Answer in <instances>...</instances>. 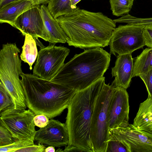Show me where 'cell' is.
<instances>
[{"label":"cell","mask_w":152,"mask_h":152,"mask_svg":"<svg viewBox=\"0 0 152 152\" xmlns=\"http://www.w3.org/2000/svg\"><path fill=\"white\" fill-rule=\"evenodd\" d=\"M56 20L68 37V45L82 49L108 46L116 28L113 20L102 13L77 7Z\"/></svg>","instance_id":"obj_1"},{"label":"cell","mask_w":152,"mask_h":152,"mask_svg":"<svg viewBox=\"0 0 152 152\" xmlns=\"http://www.w3.org/2000/svg\"><path fill=\"white\" fill-rule=\"evenodd\" d=\"M110 58L111 54L102 48L85 50L64 64L50 81L77 91L82 90L103 77Z\"/></svg>","instance_id":"obj_2"},{"label":"cell","mask_w":152,"mask_h":152,"mask_svg":"<svg viewBox=\"0 0 152 152\" xmlns=\"http://www.w3.org/2000/svg\"><path fill=\"white\" fill-rule=\"evenodd\" d=\"M20 77L27 107L35 115L44 114L49 119L67 108L77 91L33 74L23 72Z\"/></svg>","instance_id":"obj_3"},{"label":"cell","mask_w":152,"mask_h":152,"mask_svg":"<svg viewBox=\"0 0 152 152\" xmlns=\"http://www.w3.org/2000/svg\"><path fill=\"white\" fill-rule=\"evenodd\" d=\"M103 77L86 88L77 91L67 107L66 124L69 137L68 145L94 152L91 123L96 99L105 83Z\"/></svg>","instance_id":"obj_4"},{"label":"cell","mask_w":152,"mask_h":152,"mask_svg":"<svg viewBox=\"0 0 152 152\" xmlns=\"http://www.w3.org/2000/svg\"><path fill=\"white\" fill-rule=\"evenodd\" d=\"M20 52L15 43L3 45L0 51V81L10 94L15 107L26 109L25 96L19 77L23 73Z\"/></svg>","instance_id":"obj_5"},{"label":"cell","mask_w":152,"mask_h":152,"mask_svg":"<svg viewBox=\"0 0 152 152\" xmlns=\"http://www.w3.org/2000/svg\"><path fill=\"white\" fill-rule=\"evenodd\" d=\"M114 87L104 83L94 104L91 123V135L94 152H105L109 138L107 111Z\"/></svg>","instance_id":"obj_6"},{"label":"cell","mask_w":152,"mask_h":152,"mask_svg":"<svg viewBox=\"0 0 152 152\" xmlns=\"http://www.w3.org/2000/svg\"><path fill=\"white\" fill-rule=\"evenodd\" d=\"M34 113L30 110L16 108L14 104L0 112V123L16 140L34 142L36 131Z\"/></svg>","instance_id":"obj_7"},{"label":"cell","mask_w":152,"mask_h":152,"mask_svg":"<svg viewBox=\"0 0 152 152\" xmlns=\"http://www.w3.org/2000/svg\"><path fill=\"white\" fill-rule=\"evenodd\" d=\"M145 26L132 24L120 25L114 30L109 42L110 54H132L145 45Z\"/></svg>","instance_id":"obj_8"},{"label":"cell","mask_w":152,"mask_h":152,"mask_svg":"<svg viewBox=\"0 0 152 152\" xmlns=\"http://www.w3.org/2000/svg\"><path fill=\"white\" fill-rule=\"evenodd\" d=\"M70 50L64 46L54 45L40 47L33 69V74L50 81L64 64Z\"/></svg>","instance_id":"obj_9"},{"label":"cell","mask_w":152,"mask_h":152,"mask_svg":"<svg viewBox=\"0 0 152 152\" xmlns=\"http://www.w3.org/2000/svg\"><path fill=\"white\" fill-rule=\"evenodd\" d=\"M108 140L121 142L129 152H152V134L138 129L132 124L109 130Z\"/></svg>","instance_id":"obj_10"},{"label":"cell","mask_w":152,"mask_h":152,"mask_svg":"<svg viewBox=\"0 0 152 152\" xmlns=\"http://www.w3.org/2000/svg\"><path fill=\"white\" fill-rule=\"evenodd\" d=\"M129 97L126 89L113 88L107 111L109 130L129 125Z\"/></svg>","instance_id":"obj_11"},{"label":"cell","mask_w":152,"mask_h":152,"mask_svg":"<svg viewBox=\"0 0 152 152\" xmlns=\"http://www.w3.org/2000/svg\"><path fill=\"white\" fill-rule=\"evenodd\" d=\"M14 27L19 30L24 36L28 34L35 40L41 38L49 42V36L44 25L40 7H36L26 11L15 20Z\"/></svg>","instance_id":"obj_12"},{"label":"cell","mask_w":152,"mask_h":152,"mask_svg":"<svg viewBox=\"0 0 152 152\" xmlns=\"http://www.w3.org/2000/svg\"><path fill=\"white\" fill-rule=\"evenodd\" d=\"M34 139L45 146L60 147L68 144L69 137L65 123L51 118L45 126L36 131Z\"/></svg>","instance_id":"obj_13"},{"label":"cell","mask_w":152,"mask_h":152,"mask_svg":"<svg viewBox=\"0 0 152 152\" xmlns=\"http://www.w3.org/2000/svg\"><path fill=\"white\" fill-rule=\"evenodd\" d=\"M134 63L131 53L118 56L115 65L111 68L112 77H115L111 84L114 87L126 89L129 87L132 78Z\"/></svg>","instance_id":"obj_14"},{"label":"cell","mask_w":152,"mask_h":152,"mask_svg":"<svg viewBox=\"0 0 152 152\" xmlns=\"http://www.w3.org/2000/svg\"><path fill=\"white\" fill-rule=\"evenodd\" d=\"M37 5L28 0H18L11 2L0 9V22L7 23L14 27L15 20L20 15Z\"/></svg>","instance_id":"obj_15"},{"label":"cell","mask_w":152,"mask_h":152,"mask_svg":"<svg viewBox=\"0 0 152 152\" xmlns=\"http://www.w3.org/2000/svg\"><path fill=\"white\" fill-rule=\"evenodd\" d=\"M40 10L45 27L48 32L50 43H64L67 42L68 37L45 5L42 4Z\"/></svg>","instance_id":"obj_16"},{"label":"cell","mask_w":152,"mask_h":152,"mask_svg":"<svg viewBox=\"0 0 152 152\" xmlns=\"http://www.w3.org/2000/svg\"><path fill=\"white\" fill-rule=\"evenodd\" d=\"M132 125L137 129L152 134V97L140 105Z\"/></svg>","instance_id":"obj_17"},{"label":"cell","mask_w":152,"mask_h":152,"mask_svg":"<svg viewBox=\"0 0 152 152\" xmlns=\"http://www.w3.org/2000/svg\"><path fill=\"white\" fill-rule=\"evenodd\" d=\"M152 69V48L144 50L134 63L132 77L139 76Z\"/></svg>","instance_id":"obj_18"},{"label":"cell","mask_w":152,"mask_h":152,"mask_svg":"<svg viewBox=\"0 0 152 152\" xmlns=\"http://www.w3.org/2000/svg\"><path fill=\"white\" fill-rule=\"evenodd\" d=\"M37 45L35 40L32 36L28 34L25 35L20 57L22 61L28 64L31 70L38 56Z\"/></svg>","instance_id":"obj_19"},{"label":"cell","mask_w":152,"mask_h":152,"mask_svg":"<svg viewBox=\"0 0 152 152\" xmlns=\"http://www.w3.org/2000/svg\"><path fill=\"white\" fill-rule=\"evenodd\" d=\"M47 8L55 19L60 16L70 14L75 10L71 7V0H50Z\"/></svg>","instance_id":"obj_20"},{"label":"cell","mask_w":152,"mask_h":152,"mask_svg":"<svg viewBox=\"0 0 152 152\" xmlns=\"http://www.w3.org/2000/svg\"><path fill=\"white\" fill-rule=\"evenodd\" d=\"M134 0H109L113 15L119 16L128 14Z\"/></svg>","instance_id":"obj_21"},{"label":"cell","mask_w":152,"mask_h":152,"mask_svg":"<svg viewBox=\"0 0 152 152\" xmlns=\"http://www.w3.org/2000/svg\"><path fill=\"white\" fill-rule=\"evenodd\" d=\"M34 144V142L30 140H17L8 145L0 146V152H16L18 149Z\"/></svg>","instance_id":"obj_22"},{"label":"cell","mask_w":152,"mask_h":152,"mask_svg":"<svg viewBox=\"0 0 152 152\" xmlns=\"http://www.w3.org/2000/svg\"><path fill=\"white\" fill-rule=\"evenodd\" d=\"M13 104L11 97L5 87L0 81V112Z\"/></svg>","instance_id":"obj_23"},{"label":"cell","mask_w":152,"mask_h":152,"mask_svg":"<svg viewBox=\"0 0 152 152\" xmlns=\"http://www.w3.org/2000/svg\"><path fill=\"white\" fill-rule=\"evenodd\" d=\"M16 140L10 132L0 123V146L8 145Z\"/></svg>","instance_id":"obj_24"},{"label":"cell","mask_w":152,"mask_h":152,"mask_svg":"<svg viewBox=\"0 0 152 152\" xmlns=\"http://www.w3.org/2000/svg\"><path fill=\"white\" fill-rule=\"evenodd\" d=\"M105 152H129L127 148L121 142L108 140Z\"/></svg>","instance_id":"obj_25"},{"label":"cell","mask_w":152,"mask_h":152,"mask_svg":"<svg viewBox=\"0 0 152 152\" xmlns=\"http://www.w3.org/2000/svg\"><path fill=\"white\" fill-rule=\"evenodd\" d=\"M139 77L144 82L148 93V96L152 97V69Z\"/></svg>","instance_id":"obj_26"},{"label":"cell","mask_w":152,"mask_h":152,"mask_svg":"<svg viewBox=\"0 0 152 152\" xmlns=\"http://www.w3.org/2000/svg\"><path fill=\"white\" fill-rule=\"evenodd\" d=\"M46 147L44 145L39 143L25 147L17 150L16 152H44Z\"/></svg>","instance_id":"obj_27"},{"label":"cell","mask_w":152,"mask_h":152,"mask_svg":"<svg viewBox=\"0 0 152 152\" xmlns=\"http://www.w3.org/2000/svg\"><path fill=\"white\" fill-rule=\"evenodd\" d=\"M49 118L43 114L36 115L34 118V121L35 126L40 128L45 126L49 121Z\"/></svg>","instance_id":"obj_28"},{"label":"cell","mask_w":152,"mask_h":152,"mask_svg":"<svg viewBox=\"0 0 152 152\" xmlns=\"http://www.w3.org/2000/svg\"><path fill=\"white\" fill-rule=\"evenodd\" d=\"M144 36L145 45L152 48V26H145Z\"/></svg>","instance_id":"obj_29"},{"label":"cell","mask_w":152,"mask_h":152,"mask_svg":"<svg viewBox=\"0 0 152 152\" xmlns=\"http://www.w3.org/2000/svg\"><path fill=\"white\" fill-rule=\"evenodd\" d=\"M64 152H88L83 148L75 147L72 145H67L66 146Z\"/></svg>","instance_id":"obj_30"},{"label":"cell","mask_w":152,"mask_h":152,"mask_svg":"<svg viewBox=\"0 0 152 152\" xmlns=\"http://www.w3.org/2000/svg\"><path fill=\"white\" fill-rule=\"evenodd\" d=\"M31 1L34 5L48 3L50 0H28Z\"/></svg>","instance_id":"obj_31"},{"label":"cell","mask_w":152,"mask_h":152,"mask_svg":"<svg viewBox=\"0 0 152 152\" xmlns=\"http://www.w3.org/2000/svg\"><path fill=\"white\" fill-rule=\"evenodd\" d=\"M18 0H0V9L8 4Z\"/></svg>","instance_id":"obj_32"},{"label":"cell","mask_w":152,"mask_h":152,"mask_svg":"<svg viewBox=\"0 0 152 152\" xmlns=\"http://www.w3.org/2000/svg\"><path fill=\"white\" fill-rule=\"evenodd\" d=\"M81 0H71V5L72 8L74 9H76L77 7L76 4Z\"/></svg>","instance_id":"obj_33"},{"label":"cell","mask_w":152,"mask_h":152,"mask_svg":"<svg viewBox=\"0 0 152 152\" xmlns=\"http://www.w3.org/2000/svg\"><path fill=\"white\" fill-rule=\"evenodd\" d=\"M55 151L54 147L52 146H49L46 148L44 152H54Z\"/></svg>","instance_id":"obj_34"},{"label":"cell","mask_w":152,"mask_h":152,"mask_svg":"<svg viewBox=\"0 0 152 152\" xmlns=\"http://www.w3.org/2000/svg\"><path fill=\"white\" fill-rule=\"evenodd\" d=\"M55 151H56V152H64V150H62V149H60V148H59Z\"/></svg>","instance_id":"obj_35"}]
</instances>
